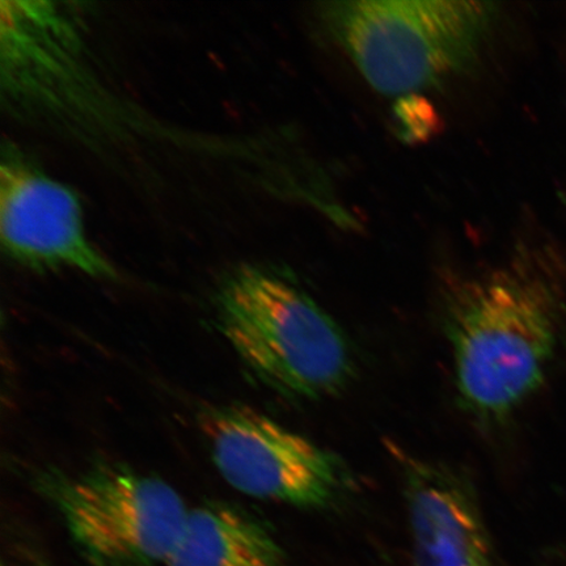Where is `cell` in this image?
Returning a JSON list of instances; mask_svg holds the SVG:
<instances>
[{
  "label": "cell",
  "mask_w": 566,
  "mask_h": 566,
  "mask_svg": "<svg viewBox=\"0 0 566 566\" xmlns=\"http://www.w3.org/2000/svg\"><path fill=\"white\" fill-rule=\"evenodd\" d=\"M166 566H285V554L263 521L224 501L192 509Z\"/></svg>",
  "instance_id": "ba28073f"
},
{
  "label": "cell",
  "mask_w": 566,
  "mask_h": 566,
  "mask_svg": "<svg viewBox=\"0 0 566 566\" xmlns=\"http://www.w3.org/2000/svg\"><path fill=\"white\" fill-rule=\"evenodd\" d=\"M32 484L91 566H166L190 513L165 480L112 460L75 473L46 467Z\"/></svg>",
  "instance_id": "277c9868"
},
{
  "label": "cell",
  "mask_w": 566,
  "mask_h": 566,
  "mask_svg": "<svg viewBox=\"0 0 566 566\" xmlns=\"http://www.w3.org/2000/svg\"><path fill=\"white\" fill-rule=\"evenodd\" d=\"M497 13L475 0H344L317 10L371 87L408 97L475 66Z\"/></svg>",
  "instance_id": "3957f363"
},
{
  "label": "cell",
  "mask_w": 566,
  "mask_h": 566,
  "mask_svg": "<svg viewBox=\"0 0 566 566\" xmlns=\"http://www.w3.org/2000/svg\"><path fill=\"white\" fill-rule=\"evenodd\" d=\"M198 420L218 472L250 497L317 511L350 491L342 459L258 409L211 406Z\"/></svg>",
  "instance_id": "5b68a950"
},
{
  "label": "cell",
  "mask_w": 566,
  "mask_h": 566,
  "mask_svg": "<svg viewBox=\"0 0 566 566\" xmlns=\"http://www.w3.org/2000/svg\"><path fill=\"white\" fill-rule=\"evenodd\" d=\"M555 272L530 259L472 275L451 287L443 308L459 407L493 427L539 391L565 328Z\"/></svg>",
  "instance_id": "6da1fadb"
},
{
  "label": "cell",
  "mask_w": 566,
  "mask_h": 566,
  "mask_svg": "<svg viewBox=\"0 0 566 566\" xmlns=\"http://www.w3.org/2000/svg\"><path fill=\"white\" fill-rule=\"evenodd\" d=\"M0 242L7 258L31 271L73 269L96 280L117 279L87 237L80 197L12 142H4L0 159Z\"/></svg>",
  "instance_id": "8992f818"
},
{
  "label": "cell",
  "mask_w": 566,
  "mask_h": 566,
  "mask_svg": "<svg viewBox=\"0 0 566 566\" xmlns=\"http://www.w3.org/2000/svg\"><path fill=\"white\" fill-rule=\"evenodd\" d=\"M217 328L254 377L289 398L323 400L356 377L348 337L300 283L274 268L240 264L214 294Z\"/></svg>",
  "instance_id": "7a4b0ae2"
},
{
  "label": "cell",
  "mask_w": 566,
  "mask_h": 566,
  "mask_svg": "<svg viewBox=\"0 0 566 566\" xmlns=\"http://www.w3.org/2000/svg\"><path fill=\"white\" fill-rule=\"evenodd\" d=\"M416 566H495L472 484L462 473L395 450Z\"/></svg>",
  "instance_id": "52a82bcc"
}]
</instances>
